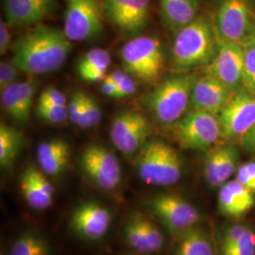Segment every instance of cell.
Listing matches in <instances>:
<instances>
[{
  "label": "cell",
  "instance_id": "6da1fadb",
  "mask_svg": "<svg viewBox=\"0 0 255 255\" xmlns=\"http://www.w3.org/2000/svg\"><path fill=\"white\" fill-rule=\"evenodd\" d=\"M72 50L63 29L37 24L19 37L12 46V60L21 72L44 75L58 70Z\"/></svg>",
  "mask_w": 255,
  "mask_h": 255
},
{
  "label": "cell",
  "instance_id": "7a4b0ae2",
  "mask_svg": "<svg viewBox=\"0 0 255 255\" xmlns=\"http://www.w3.org/2000/svg\"><path fill=\"white\" fill-rule=\"evenodd\" d=\"M218 46L214 24L206 16L199 14L190 24L175 33L172 65L179 71L206 66L213 60Z\"/></svg>",
  "mask_w": 255,
  "mask_h": 255
},
{
  "label": "cell",
  "instance_id": "3957f363",
  "mask_svg": "<svg viewBox=\"0 0 255 255\" xmlns=\"http://www.w3.org/2000/svg\"><path fill=\"white\" fill-rule=\"evenodd\" d=\"M198 77L182 74L158 84L143 99L142 104L162 125H172L182 119L190 105L194 84Z\"/></svg>",
  "mask_w": 255,
  "mask_h": 255
},
{
  "label": "cell",
  "instance_id": "277c9868",
  "mask_svg": "<svg viewBox=\"0 0 255 255\" xmlns=\"http://www.w3.org/2000/svg\"><path fill=\"white\" fill-rule=\"evenodd\" d=\"M136 170L140 180L148 185L169 186L181 180L183 159L178 149L153 138L138 152Z\"/></svg>",
  "mask_w": 255,
  "mask_h": 255
},
{
  "label": "cell",
  "instance_id": "5b68a950",
  "mask_svg": "<svg viewBox=\"0 0 255 255\" xmlns=\"http://www.w3.org/2000/svg\"><path fill=\"white\" fill-rule=\"evenodd\" d=\"M120 58L124 71L145 83L158 82L164 71V49L155 37L130 39L122 46Z\"/></svg>",
  "mask_w": 255,
  "mask_h": 255
},
{
  "label": "cell",
  "instance_id": "8992f818",
  "mask_svg": "<svg viewBox=\"0 0 255 255\" xmlns=\"http://www.w3.org/2000/svg\"><path fill=\"white\" fill-rule=\"evenodd\" d=\"M64 30L71 42L100 36L106 17L102 0H64Z\"/></svg>",
  "mask_w": 255,
  "mask_h": 255
},
{
  "label": "cell",
  "instance_id": "52a82bcc",
  "mask_svg": "<svg viewBox=\"0 0 255 255\" xmlns=\"http://www.w3.org/2000/svg\"><path fill=\"white\" fill-rule=\"evenodd\" d=\"M255 22L251 0H221L214 23L218 41L244 46L252 34Z\"/></svg>",
  "mask_w": 255,
  "mask_h": 255
},
{
  "label": "cell",
  "instance_id": "ba28073f",
  "mask_svg": "<svg viewBox=\"0 0 255 255\" xmlns=\"http://www.w3.org/2000/svg\"><path fill=\"white\" fill-rule=\"evenodd\" d=\"M173 127L180 146L185 149L208 150L221 137L219 117L205 111L193 110Z\"/></svg>",
  "mask_w": 255,
  "mask_h": 255
},
{
  "label": "cell",
  "instance_id": "9c48e42d",
  "mask_svg": "<svg viewBox=\"0 0 255 255\" xmlns=\"http://www.w3.org/2000/svg\"><path fill=\"white\" fill-rule=\"evenodd\" d=\"M149 212L172 234L182 232L197 225L201 219L198 208L179 195L161 193L146 202Z\"/></svg>",
  "mask_w": 255,
  "mask_h": 255
},
{
  "label": "cell",
  "instance_id": "30bf717a",
  "mask_svg": "<svg viewBox=\"0 0 255 255\" xmlns=\"http://www.w3.org/2000/svg\"><path fill=\"white\" fill-rule=\"evenodd\" d=\"M82 172L90 182L103 191H113L122 179L118 157L105 146L93 144L86 146L80 159Z\"/></svg>",
  "mask_w": 255,
  "mask_h": 255
},
{
  "label": "cell",
  "instance_id": "8fae6325",
  "mask_svg": "<svg viewBox=\"0 0 255 255\" xmlns=\"http://www.w3.org/2000/svg\"><path fill=\"white\" fill-rule=\"evenodd\" d=\"M151 125L145 115L135 111L118 114L112 122L110 137L121 153L133 155L149 140Z\"/></svg>",
  "mask_w": 255,
  "mask_h": 255
},
{
  "label": "cell",
  "instance_id": "7c38bea8",
  "mask_svg": "<svg viewBox=\"0 0 255 255\" xmlns=\"http://www.w3.org/2000/svg\"><path fill=\"white\" fill-rule=\"evenodd\" d=\"M221 138H242L255 124V95L245 88L235 92L219 113Z\"/></svg>",
  "mask_w": 255,
  "mask_h": 255
},
{
  "label": "cell",
  "instance_id": "4fadbf2b",
  "mask_svg": "<svg viewBox=\"0 0 255 255\" xmlns=\"http://www.w3.org/2000/svg\"><path fill=\"white\" fill-rule=\"evenodd\" d=\"M113 222L112 212L97 201H84L74 209L69 228L86 241H99L108 233Z\"/></svg>",
  "mask_w": 255,
  "mask_h": 255
},
{
  "label": "cell",
  "instance_id": "5bb4252c",
  "mask_svg": "<svg viewBox=\"0 0 255 255\" xmlns=\"http://www.w3.org/2000/svg\"><path fill=\"white\" fill-rule=\"evenodd\" d=\"M106 17L120 31L141 32L148 22L150 0H102Z\"/></svg>",
  "mask_w": 255,
  "mask_h": 255
},
{
  "label": "cell",
  "instance_id": "9a60e30c",
  "mask_svg": "<svg viewBox=\"0 0 255 255\" xmlns=\"http://www.w3.org/2000/svg\"><path fill=\"white\" fill-rule=\"evenodd\" d=\"M244 66L243 46L228 42H219L217 52L205 71L236 91L242 84Z\"/></svg>",
  "mask_w": 255,
  "mask_h": 255
},
{
  "label": "cell",
  "instance_id": "2e32d148",
  "mask_svg": "<svg viewBox=\"0 0 255 255\" xmlns=\"http://www.w3.org/2000/svg\"><path fill=\"white\" fill-rule=\"evenodd\" d=\"M123 235L128 246L139 255L156 254L164 248L162 231L142 214L133 215L128 220Z\"/></svg>",
  "mask_w": 255,
  "mask_h": 255
},
{
  "label": "cell",
  "instance_id": "e0dca14e",
  "mask_svg": "<svg viewBox=\"0 0 255 255\" xmlns=\"http://www.w3.org/2000/svg\"><path fill=\"white\" fill-rule=\"evenodd\" d=\"M236 91L230 89L215 77L206 74L198 78L194 84L190 106L193 110L205 111L218 116Z\"/></svg>",
  "mask_w": 255,
  "mask_h": 255
},
{
  "label": "cell",
  "instance_id": "ac0fdd59",
  "mask_svg": "<svg viewBox=\"0 0 255 255\" xmlns=\"http://www.w3.org/2000/svg\"><path fill=\"white\" fill-rule=\"evenodd\" d=\"M19 185L24 201L31 209L45 211L53 204L54 186L39 167L27 166L21 175Z\"/></svg>",
  "mask_w": 255,
  "mask_h": 255
},
{
  "label": "cell",
  "instance_id": "d6986e66",
  "mask_svg": "<svg viewBox=\"0 0 255 255\" xmlns=\"http://www.w3.org/2000/svg\"><path fill=\"white\" fill-rule=\"evenodd\" d=\"M54 5L55 0H3L5 18L13 27L40 24Z\"/></svg>",
  "mask_w": 255,
  "mask_h": 255
},
{
  "label": "cell",
  "instance_id": "ffe728a7",
  "mask_svg": "<svg viewBox=\"0 0 255 255\" xmlns=\"http://www.w3.org/2000/svg\"><path fill=\"white\" fill-rule=\"evenodd\" d=\"M70 155L71 147L64 139L56 138L44 141L37 146L38 167L47 176H60L67 168Z\"/></svg>",
  "mask_w": 255,
  "mask_h": 255
},
{
  "label": "cell",
  "instance_id": "44dd1931",
  "mask_svg": "<svg viewBox=\"0 0 255 255\" xmlns=\"http://www.w3.org/2000/svg\"><path fill=\"white\" fill-rule=\"evenodd\" d=\"M165 26L177 33L199 15V0H160Z\"/></svg>",
  "mask_w": 255,
  "mask_h": 255
},
{
  "label": "cell",
  "instance_id": "7402d4cb",
  "mask_svg": "<svg viewBox=\"0 0 255 255\" xmlns=\"http://www.w3.org/2000/svg\"><path fill=\"white\" fill-rule=\"evenodd\" d=\"M111 62L112 58L107 50L93 48L79 60L77 73L83 82H102L107 76Z\"/></svg>",
  "mask_w": 255,
  "mask_h": 255
},
{
  "label": "cell",
  "instance_id": "603a6c76",
  "mask_svg": "<svg viewBox=\"0 0 255 255\" xmlns=\"http://www.w3.org/2000/svg\"><path fill=\"white\" fill-rule=\"evenodd\" d=\"M173 255H215V250L207 232L196 225L179 234Z\"/></svg>",
  "mask_w": 255,
  "mask_h": 255
},
{
  "label": "cell",
  "instance_id": "cb8c5ba5",
  "mask_svg": "<svg viewBox=\"0 0 255 255\" xmlns=\"http://www.w3.org/2000/svg\"><path fill=\"white\" fill-rule=\"evenodd\" d=\"M25 145L24 134L16 128L5 123L0 125V165L10 168L15 164Z\"/></svg>",
  "mask_w": 255,
  "mask_h": 255
},
{
  "label": "cell",
  "instance_id": "d4e9b609",
  "mask_svg": "<svg viewBox=\"0 0 255 255\" xmlns=\"http://www.w3.org/2000/svg\"><path fill=\"white\" fill-rule=\"evenodd\" d=\"M8 255H51V248L42 235L27 231L12 242Z\"/></svg>",
  "mask_w": 255,
  "mask_h": 255
},
{
  "label": "cell",
  "instance_id": "484cf974",
  "mask_svg": "<svg viewBox=\"0 0 255 255\" xmlns=\"http://www.w3.org/2000/svg\"><path fill=\"white\" fill-rule=\"evenodd\" d=\"M1 106L15 123L20 125L25 124L19 101V82L9 85L1 91Z\"/></svg>",
  "mask_w": 255,
  "mask_h": 255
},
{
  "label": "cell",
  "instance_id": "4316f807",
  "mask_svg": "<svg viewBox=\"0 0 255 255\" xmlns=\"http://www.w3.org/2000/svg\"><path fill=\"white\" fill-rule=\"evenodd\" d=\"M222 160V146H212L208 149L203 165L206 182L213 188L219 187V172Z\"/></svg>",
  "mask_w": 255,
  "mask_h": 255
},
{
  "label": "cell",
  "instance_id": "83f0119b",
  "mask_svg": "<svg viewBox=\"0 0 255 255\" xmlns=\"http://www.w3.org/2000/svg\"><path fill=\"white\" fill-rule=\"evenodd\" d=\"M239 160V149L232 144L222 145V160L219 172V187L228 182L237 172Z\"/></svg>",
  "mask_w": 255,
  "mask_h": 255
},
{
  "label": "cell",
  "instance_id": "f1b7e54d",
  "mask_svg": "<svg viewBox=\"0 0 255 255\" xmlns=\"http://www.w3.org/2000/svg\"><path fill=\"white\" fill-rule=\"evenodd\" d=\"M244 66L242 85L247 91L255 95V44L248 41L244 45Z\"/></svg>",
  "mask_w": 255,
  "mask_h": 255
},
{
  "label": "cell",
  "instance_id": "f546056e",
  "mask_svg": "<svg viewBox=\"0 0 255 255\" xmlns=\"http://www.w3.org/2000/svg\"><path fill=\"white\" fill-rule=\"evenodd\" d=\"M227 185L233 193L241 216H245L255 206V192L247 188L237 180L228 181Z\"/></svg>",
  "mask_w": 255,
  "mask_h": 255
},
{
  "label": "cell",
  "instance_id": "4dcf8cb0",
  "mask_svg": "<svg viewBox=\"0 0 255 255\" xmlns=\"http://www.w3.org/2000/svg\"><path fill=\"white\" fill-rule=\"evenodd\" d=\"M218 207L219 212L229 218L238 219L241 218L240 211L238 209L235 197L231 189L229 188L227 183H224L219 187V196H218Z\"/></svg>",
  "mask_w": 255,
  "mask_h": 255
},
{
  "label": "cell",
  "instance_id": "1f68e13d",
  "mask_svg": "<svg viewBox=\"0 0 255 255\" xmlns=\"http://www.w3.org/2000/svg\"><path fill=\"white\" fill-rule=\"evenodd\" d=\"M36 93V84L32 81L19 82V101L25 124L30 119V113L33 106V100Z\"/></svg>",
  "mask_w": 255,
  "mask_h": 255
},
{
  "label": "cell",
  "instance_id": "d6a6232c",
  "mask_svg": "<svg viewBox=\"0 0 255 255\" xmlns=\"http://www.w3.org/2000/svg\"><path fill=\"white\" fill-rule=\"evenodd\" d=\"M101 119L102 112L100 104L93 97L86 94L84 113L82 123L79 128L82 129H89L91 128L96 127L101 123Z\"/></svg>",
  "mask_w": 255,
  "mask_h": 255
},
{
  "label": "cell",
  "instance_id": "836d02e7",
  "mask_svg": "<svg viewBox=\"0 0 255 255\" xmlns=\"http://www.w3.org/2000/svg\"><path fill=\"white\" fill-rule=\"evenodd\" d=\"M38 117L50 124H63L68 119L67 105H38Z\"/></svg>",
  "mask_w": 255,
  "mask_h": 255
},
{
  "label": "cell",
  "instance_id": "e575fe53",
  "mask_svg": "<svg viewBox=\"0 0 255 255\" xmlns=\"http://www.w3.org/2000/svg\"><path fill=\"white\" fill-rule=\"evenodd\" d=\"M86 93L77 91L74 93L70 100L67 102V111L69 121L75 126L80 127L82 123V117L85 106Z\"/></svg>",
  "mask_w": 255,
  "mask_h": 255
},
{
  "label": "cell",
  "instance_id": "d590c367",
  "mask_svg": "<svg viewBox=\"0 0 255 255\" xmlns=\"http://www.w3.org/2000/svg\"><path fill=\"white\" fill-rule=\"evenodd\" d=\"M19 72L21 71L12 62L2 61L0 63V90L3 91L9 85L17 82Z\"/></svg>",
  "mask_w": 255,
  "mask_h": 255
},
{
  "label": "cell",
  "instance_id": "8d00e7d4",
  "mask_svg": "<svg viewBox=\"0 0 255 255\" xmlns=\"http://www.w3.org/2000/svg\"><path fill=\"white\" fill-rule=\"evenodd\" d=\"M249 228L250 227L241 223L229 225L228 227L224 230L220 239V250L235 244Z\"/></svg>",
  "mask_w": 255,
  "mask_h": 255
},
{
  "label": "cell",
  "instance_id": "74e56055",
  "mask_svg": "<svg viewBox=\"0 0 255 255\" xmlns=\"http://www.w3.org/2000/svg\"><path fill=\"white\" fill-rule=\"evenodd\" d=\"M67 102L64 93L54 87H47L38 99V105H67Z\"/></svg>",
  "mask_w": 255,
  "mask_h": 255
},
{
  "label": "cell",
  "instance_id": "f35d334b",
  "mask_svg": "<svg viewBox=\"0 0 255 255\" xmlns=\"http://www.w3.org/2000/svg\"><path fill=\"white\" fill-rule=\"evenodd\" d=\"M136 83L130 75L126 73L122 80L117 84V99H124L136 92Z\"/></svg>",
  "mask_w": 255,
  "mask_h": 255
},
{
  "label": "cell",
  "instance_id": "ab89813d",
  "mask_svg": "<svg viewBox=\"0 0 255 255\" xmlns=\"http://www.w3.org/2000/svg\"><path fill=\"white\" fill-rule=\"evenodd\" d=\"M10 47V32H9V24L5 20L0 22V53L1 55L7 53Z\"/></svg>",
  "mask_w": 255,
  "mask_h": 255
},
{
  "label": "cell",
  "instance_id": "60d3db41",
  "mask_svg": "<svg viewBox=\"0 0 255 255\" xmlns=\"http://www.w3.org/2000/svg\"><path fill=\"white\" fill-rule=\"evenodd\" d=\"M241 145L247 152L255 156V124L241 138Z\"/></svg>",
  "mask_w": 255,
  "mask_h": 255
},
{
  "label": "cell",
  "instance_id": "b9f144b4",
  "mask_svg": "<svg viewBox=\"0 0 255 255\" xmlns=\"http://www.w3.org/2000/svg\"><path fill=\"white\" fill-rule=\"evenodd\" d=\"M101 92L113 99H117V85L110 80L109 78L106 76L105 79L102 81L101 84Z\"/></svg>",
  "mask_w": 255,
  "mask_h": 255
},
{
  "label": "cell",
  "instance_id": "7bdbcfd3",
  "mask_svg": "<svg viewBox=\"0 0 255 255\" xmlns=\"http://www.w3.org/2000/svg\"><path fill=\"white\" fill-rule=\"evenodd\" d=\"M220 255H255V250L232 249L225 252H221Z\"/></svg>",
  "mask_w": 255,
  "mask_h": 255
},
{
  "label": "cell",
  "instance_id": "ee69618b",
  "mask_svg": "<svg viewBox=\"0 0 255 255\" xmlns=\"http://www.w3.org/2000/svg\"><path fill=\"white\" fill-rule=\"evenodd\" d=\"M245 166H246L247 171H248L249 175L251 176L255 186V161L248 162L245 164Z\"/></svg>",
  "mask_w": 255,
  "mask_h": 255
},
{
  "label": "cell",
  "instance_id": "f6af8a7d",
  "mask_svg": "<svg viewBox=\"0 0 255 255\" xmlns=\"http://www.w3.org/2000/svg\"><path fill=\"white\" fill-rule=\"evenodd\" d=\"M248 41H252V42H254L255 44V25H254V28H253V31H252V34H251L250 39Z\"/></svg>",
  "mask_w": 255,
  "mask_h": 255
},
{
  "label": "cell",
  "instance_id": "bcb514c9",
  "mask_svg": "<svg viewBox=\"0 0 255 255\" xmlns=\"http://www.w3.org/2000/svg\"><path fill=\"white\" fill-rule=\"evenodd\" d=\"M139 255V254H128V255Z\"/></svg>",
  "mask_w": 255,
  "mask_h": 255
}]
</instances>
